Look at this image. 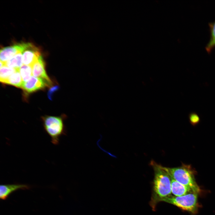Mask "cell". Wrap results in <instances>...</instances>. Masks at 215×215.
Wrapping results in <instances>:
<instances>
[{"label": "cell", "instance_id": "obj_12", "mask_svg": "<svg viewBox=\"0 0 215 215\" xmlns=\"http://www.w3.org/2000/svg\"><path fill=\"white\" fill-rule=\"evenodd\" d=\"M5 65L16 69H19L23 65L22 56L21 52L16 54L6 62Z\"/></svg>", "mask_w": 215, "mask_h": 215}, {"label": "cell", "instance_id": "obj_5", "mask_svg": "<svg viewBox=\"0 0 215 215\" xmlns=\"http://www.w3.org/2000/svg\"><path fill=\"white\" fill-rule=\"evenodd\" d=\"M21 45L23 64L32 66L41 56L40 50L31 43H22Z\"/></svg>", "mask_w": 215, "mask_h": 215}, {"label": "cell", "instance_id": "obj_17", "mask_svg": "<svg viewBox=\"0 0 215 215\" xmlns=\"http://www.w3.org/2000/svg\"><path fill=\"white\" fill-rule=\"evenodd\" d=\"M58 89V87L57 86H55V87L52 88L51 89H50V92L49 93H48V96L49 98H51V94L55 91H56Z\"/></svg>", "mask_w": 215, "mask_h": 215}, {"label": "cell", "instance_id": "obj_16", "mask_svg": "<svg viewBox=\"0 0 215 215\" xmlns=\"http://www.w3.org/2000/svg\"><path fill=\"white\" fill-rule=\"evenodd\" d=\"M189 119L191 124L193 126L198 124L200 121L199 116L195 113H191L189 114Z\"/></svg>", "mask_w": 215, "mask_h": 215}, {"label": "cell", "instance_id": "obj_3", "mask_svg": "<svg viewBox=\"0 0 215 215\" xmlns=\"http://www.w3.org/2000/svg\"><path fill=\"white\" fill-rule=\"evenodd\" d=\"M42 120L44 129L50 137L52 143L58 145L60 137L66 133L63 117L46 116L42 117Z\"/></svg>", "mask_w": 215, "mask_h": 215}, {"label": "cell", "instance_id": "obj_1", "mask_svg": "<svg viewBox=\"0 0 215 215\" xmlns=\"http://www.w3.org/2000/svg\"><path fill=\"white\" fill-rule=\"evenodd\" d=\"M152 163L155 172L154 199L156 201H160L171 196V179L165 167L154 162Z\"/></svg>", "mask_w": 215, "mask_h": 215}, {"label": "cell", "instance_id": "obj_11", "mask_svg": "<svg viewBox=\"0 0 215 215\" xmlns=\"http://www.w3.org/2000/svg\"><path fill=\"white\" fill-rule=\"evenodd\" d=\"M23 82L19 69L12 74L3 83L21 88Z\"/></svg>", "mask_w": 215, "mask_h": 215}, {"label": "cell", "instance_id": "obj_14", "mask_svg": "<svg viewBox=\"0 0 215 215\" xmlns=\"http://www.w3.org/2000/svg\"><path fill=\"white\" fill-rule=\"evenodd\" d=\"M18 69H16L4 65L1 67L0 79L2 83L7 80L12 74Z\"/></svg>", "mask_w": 215, "mask_h": 215}, {"label": "cell", "instance_id": "obj_8", "mask_svg": "<svg viewBox=\"0 0 215 215\" xmlns=\"http://www.w3.org/2000/svg\"><path fill=\"white\" fill-rule=\"evenodd\" d=\"M21 43L2 47L0 50V61L5 63L19 52H21Z\"/></svg>", "mask_w": 215, "mask_h": 215}, {"label": "cell", "instance_id": "obj_10", "mask_svg": "<svg viewBox=\"0 0 215 215\" xmlns=\"http://www.w3.org/2000/svg\"><path fill=\"white\" fill-rule=\"evenodd\" d=\"M171 193L175 196H181L194 192L190 188L179 183L171 178Z\"/></svg>", "mask_w": 215, "mask_h": 215}, {"label": "cell", "instance_id": "obj_2", "mask_svg": "<svg viewBox=\"0 0 215 215\" xmlns=\"http://www.w3.org/2000/svg\"><path fill=\"white\" fill-rule=\"evenodd\" d=\"M166 168L172 179L190 188L194 193L198 194L200 192L194 178L195 171L190 165H183L178 168Z\"/></svg>", "mask_w": 215, "mask_h": 215}, {"label": "cell", "instance_id": "obj_15", "mask_svg": "<svg viewBox=\"0 0 215 215\" xmlns=\"http://www.w3.org/2000/svg\"><path fill=\"white\" fill-rule=\"evenodd\" d=\"M211 38L210 41L206 47V49L210 52L215 46V22L211 26Z\"/></svg>", "mask_w": 215, "mask_h": 215}, {"label": "cell", "instance_id": "obj_6", "mask_svg": "<svg viewBox=\"0 0 215 215\" xmlns=\"http://www.w3.org/2000/svg\"><path fill=\"white\" fill-rule=\"evenodd\" d=\"M50 86L45 80L32 76L27 82H23L21 88L26 93H30Z\"/></svg>", "mask_w": 215, "mask_h": 215}, {"label": "cell", "instance_id": "obj_13", "mask_svg": "<svg viewBox=\"0 0 215 215\" xmlns=\"http://www.w3.org/2000/svg\"><path fill=\"white\" fill-rule=\"evenodd\" d=\"M19 71L23 82H26L30 79L32 75V67L23 64L19 69Z\"/></svg>", "mask_w": 215, "mask_h": 215}, {"label": "cell", "instance_id": "obj_4", "mask_svg": "<svg viewBox=\"0 0 215 215\" xmlns=\"http://www.w3.org/2000/svg\"><path fill=\"white\" fill-rule=\"evenodd\" d=\"M161 201L173 205L192 213H195L197 211V194L194 192L181 196H171Z\"/></svg>", "mask_w": 215, "mask_h": 215}, {"label": "cell", "instance_id": "obj_9", "mask_svg": "<svg viewBox=\"0 0 215 215\" xmlns=\"http://www.w3.org/2000/svg\"><path fill=\"white\" fill-rule=\"evenodd\" d=\"M29 186L25 184H12L1 185L0 186V198L6 199L12 193L19 189H28Z\"/></svg>", "mask_w": 215, "mask_h": 215}, {"label": "cell", "instance_id": "obj_7", "mask_svg": "<svg viewBox=\"0 0 215 215\" xmlns=\"http://www.w3.org/2000/svg\"><path fill=\"white\" fill-rule=\"evenodd\" d=\"M32 67L33 76L41 78L46 81L51 86L52 85V82L46 73L45 63L42 56L36 60Z\"/></svg>", "mask_w": 215, "mask_h": 215}]
</instances>
